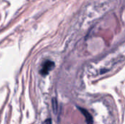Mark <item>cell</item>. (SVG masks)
Returning a JSON list of instances; mask_svg holds the SVG:
<instances>
[{
    "mask_svg": "<svg viewBox=\"0 0 125 124\" xmlns=\"http://www.w3.org/2000/svg\"><path fill=\"white\" fill-rule=\"evenodd\" d=\"M54 62H53L52 61H45L42 65V68L40 69V74L42 76H45L47 75H48V73L50 72V71H51L53 68H54Z\"/></svg>",
    "mask_w": 125,
    "mask_h": 124,
    "instance_id": "obj_1",
    "label": "cell"
},
{
    "mask_svg": "<svg viewBox=\"0 0 125 124\" xmlns=\"http://www.w3.org/2000/svg\"><path fill=\"white\" fill-rule=\"evenodd\" d=\"M46 124H51V121L50 119L47 120V121H46Z\"/></svg>",
    "mask_w": 125,
    "mask_h": 124,
    "instance_id": "obj_4",
    "label": "cell"
},
{
    "mask_svg": "<svg viewBox=\"0 0 125 124\" xmlns=\"http://www.w3.org/2000/svg\"><path fill=\"white\" fill-rule=\"evenodd\" d=\"M78 109L80 110V111L81 112V113L84 115L85 117V119H86V124H93V118L92 116V115L85 109L83 108H81V107H78Z\"/></svg>",
    "mask_w": 125,
    "mask_h": 124,
    "instance_id": "obj_2",
    "label": "cell"
},
{
    "mask_svg": "<svg viewBox=\"0 0 125 124\" xmlns=\"http://www.w3.org/2000/svg\"><path fill=\"white\" fill-rule=\"evenodd\" d=\"M52 105H53V110L54 113H57V110H58V107H57L58 103H57V101L55 99H53L52 100Z\"/></svg>",
    "mask_w": 125,
    "mask_h": 124,
    "instance_id": "obj_3",
    "label": "cell"
}]
</instances>
